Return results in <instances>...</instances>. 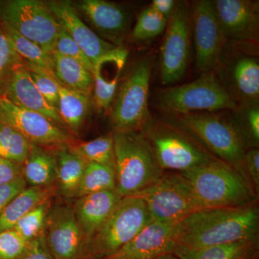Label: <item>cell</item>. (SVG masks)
Listing matches in <instances>:
<instances>
[{"label":"cell","mask_w":259,"mask_h":259,"mask_svg":"<svg viewBox=\"0 0 259 259\" xmlns=\"http://www.w3.org/2000/svg\"><path fill=\"white\" fill-rule=\"evenodd\" d=\"M256 202L241 207L203 208L175 224L176 245L199 248L258 238Z\"/></svg>","instance_id":"cell-1"},{"label":"cell","mask_w":259,"mask_h":259,"mask_svg":"<svg viewBox=\"0 0 259 259\" xmlns=\"http://www.w3.org/2000/svg\"><path fill=\"white\" fill-rule=\"evenodd\" d=\"M116 192L121 197L134 196L163 175L151 145L140 131H115Z\"/></svg>","instance_id":"cell-3"},{"label":"cell","mask_w":259,"mask_h":259,"mask_svg":"<svg viewBox=\"0 0 259 259\" xmlns=\"http://www.w3.org/2000/svg\"><path fill=\"white\" fill-rule=\"evenodd\" d=\"M52 187H27L15 196L0 214V233L13 229L17 223L36 206L51 198Z\"/></svg>","instance_id":"cell-26"},{"label":"cell","mask_w":259,"mask_h":259,"mask_svg":"<svg viewBox=\"0 0 259 259\" xmlns=\"http://www.w3.org/2000/svg\"><path fill=\"white\" fill-rule=\"evenodd\" d=\"M27 186L23 176L10 183L0 185V214L15 196L26 188Z\"/></svg>","instance_id":"cell-42"},{"label":"cell","mask_w":259,"mask_h":259,"mask_svg":"<svg viewBox=\"0 0 259 259\" xmlns=\"http://www.w3.org/2000/svg\"><path fill=\"white\" fill-rule=\"evenodd\" d=\"M158 101L163 111L176 116L235 110L238 106L214 71L203 73L192 82L163 90Z\"/></svg>","instance_id":"cell-7"},{"label":"cell","mask_w":259,"mask_h":259,"mask_svg":"<svg viewBox=\"0 0 259 259\" xmlns=\"http://www.w3.org/2000/svg\"><path fill=\"white\" fill-rule=\"evenodd\" d=\"M256 259H258V258H256Z\"/></svg>","instance_id":"cell-47"},{"label":"cell","mask_w":259,"mask_h":259,"mask_svg":"<svg viewBox=\"0 0 259 259\" xmlns=\"http://www.w3.org/2000/svg\"><path fill=\"white\" fill-rule=\"evenodd\" d=\"M22 165L0 156V185L13 182L22 176Z\"/></svg>","instance_id":"cell-43"},{"label":"cell","mask_w":259,"mask_h":259,"mask_svg":"<svg viewBox=\"0 0 259 259\" xmlns=\"http://www.w3.org/2000/svg\"><path fill=\"white\" fill-rule=\"evenodd\" d=\"M69 145L56 146L53 153L56 159V180L61 194L66 197H75L87 161L74 152Z\"/></svg>","instance_id":"cell-25"},{"label":"cell","mask_w":259,"mask_h":259,"mask_svg":"<svg viewBox=\"0 0 259 259\" xmlns=\"http://www.w3.org/2000/svg\"><path fill=\"white\" fill-rule=\"evenodd\" d=\"M31 142L14 127L0 122V156L23 165Z\"/></svg>","instance_id":"cell-32"},{"label":"cell","mask_w":259,"mask_h":259,"mask_svg":"<svg viewBox=\"0 0 259 259\" xmlns=\"http://www.w3.org/2000/svg\"><path fill=\"white\" fill-rule=\"evenodd\" d=\"M152 61L146 58L130 69L119 84L111 107L115 131L143 132L151 125L148 110Z\"/></svg>","instance_id":"cell-6"},{"label":"cell","mask_w":259,"mask_h":259,"mask_svg":"<svg viewBox=\"0 0 259 259\" xmlns=\"http://www.w3.org/2000/svg\"><path fill=\"white\" fill-rule=\"evenodd\" d=\"M0 20L49 54L54 51L60 25L47 3L38 0H11L4 3Z\"/></svg>","instance_id":"cell-9"},{"label":"cell","mask_w":259,"mask_h":259,"mask_svg":"<svg viewBox=\"0 0 259 259\" xmlns=\"http://www.w3.org/2000/svg\"><path fill=\"white\" fill-rule=\"evenodd\" d=\"M173 253L179 259H256L258 238L199 248L176 245Z\"/></svg>","instance_id":"cell-23"},{"label":"cell","mask_w":259,"mask_h":259,"mask_svg":"<svg viewBox=\"0 0 259 259\" xmlns=\"http://www.w3.org/2000/svg\"><path fill=\"white\" fill-rule=\"evenodd\" d=\"M176 5L177 2L174 0H153L150 6L168 21L175 11Z\"/></svg>","instance_id":"cell-44"},{"label":"cell","mask_w":259,"mask_h":259,"mask_svg":"<svg viewBox=\"0 0 259 259\" xmlns=\"http://www.w3.org/2000/svg\"><path fill=\"white\" fill-rule=\"evenodd\" d=\"M190 8L183 2L177 3L168 21L161 48V79L163 84L180 81L186 72L190 56Z\"/></svg>","instance_id":"cell-12"},{"label":"cell","mask_w":259,"mask_h":259,"mask_svg":"<svg viewBox=\"0 0 259 259\" xmlns=\"http://www.w3.org/2000/svg\"><path fill=\"white\" fill-rule=\"evenodd\" d=\"M54 52L58 53L61 55L79 61L93 74L94 69L93 63L88 59V56H86L79 46L61 26L59 29V35L56 39Z\"/></svg>","instance_id":"cell-37"},{"label":"cell","mask_w":259,"mask_h":259,"mask_svg":"<svg viewBox=\"0 0 259 259\" xmlns=\"http://www.w3.org/2000/svg\"><path fill=\"white\" fill-rule=\"evenodd\" d=\"M244 167L248 180L252 182L255 192L259 189V151L258 148H252L246 151L244 156Z\"/></svg>","instance_id":"cell-41"},{"label":"cell","mask_w":259,"mask_h":259,"mask_svg":"<svg viewBox=\"0 0 259 259\" xmlns=\"http://www.w3.org/2000/svg\"><path fill=\"white\" fill-rule=\"evenodd\" d=\"M31 79L39 93L49 104L57 110L59 102V83L53 75L36 66L25 63Z\"/></svg>","instance_id":"cell-36"},{"label":"cell","mask_w":259,"mask_h":259,"mask_svg":"<svg viewBox=\"0 0 259 259\" xmlns=\"http://www.w3.org/2000/svg\"><path fill=\"white\" fill-rule=\"evenodd\" d=\"M2 23L7 35L9 37L12 45L18 55L23 59V62L36 66L54 76L52 54L44 51L35 42L22 36L18 32L10 28L9 25L3 22Z\"/></svg>","instance_id":"cell-29"},{"label":"cell","mask_w":259,"mask_h":259,"mask_svg":"<svg viewBox=\"0 0 259 259\" xmlns=\"http://www.w3.org/2000/svg\"><path fill=\"white\" fill-rule=\"evenodd\" d=\"M245 113L242 115L243 123L245 124V134L251 139L254 144L259 141V108L258 104L246 105Z\"/></svg>","instance_id":"cell-39"},{"label":"cell","mask_w":259,"mask_h":259,"mask_svg":"<svg viewBox=\"0 0 259 259\" xmlns=\"http://www.w3.org/2000/svg\"><path fill=\"white\" fill-rule=\"evenodd\" d=\"M29 242L25 241L14 229L0 233V259H15L22 254Z\"/></svg>","instance_id":"cell-38"},{"label":"cell","mask_w":259,"mask_h":259,"mask_svg":"<svg viewBox=\"0 0 259 259\" xmlns=\"http://www.w3.org/2000/svg\"><path fill=\"white\" fill-rule=\"evenodd\" d=\"M212 3L227 41L248 44L258 42V2L216 0Z\"/></svg>","instance_id":"cell-16"},{"label":"cell","mask_w":259,"mask_h":259,"mask_svg":"<svg viewBox=\"0 0 259 259\" xmlns=\"http://www.w3.org/2000/svg\"><path fill=\"white\" fill-rule=\"evenodd\" d=\"M15 259H54L48 246L45 233L29 242L25 251Z\"/></svg>","instance_id":"cell-40"},{"label":"cell","mask_w":259,"mask_h":259,"mask_svg":"<svg viewBox=\"0 0 259 259\" xmlns=\"http://www.w3.org/2000/svg\"><path fill=\"white\" fill-rule=\"evenodd\" d=\"M122 198L116 190L103 191L76 198L72 207L85 247Z\"/></svg>","instance_id":"cell-22"},{"label":"cell","mask_w":259,"mask_h":259,"mask_svg":"<svg viewBox=\"0 0 259 259\" xmlns=\"http://www.w3.org/2000/svg\"><path fill=\"white\" fill-rule=\"evenodd\" d=\"M23 63L12 45L0 20V97L4 96L15 70Z\"/></svg>","instance_id":"cell-34"},{"label":"cell","mask_w":259,"mask_h":259,"mask_svg":"<svg viewBox=\"0 0 259 259\" xmlns=\"http://www.w3.org/2000/svg\"><path fill=\"white\" fill-rule=\"evenodd\" d=\"M162 171L183 172L214 159L200 145L177 128L153 125L143 131Z\"/></svg>","instance_id":"cell-10"},{"label":"cell","mask_w":259,"mask_h":259,"mask_svg":"<svg viewBox=\"0 0 259 259\" xmlns=\"http://www.w3.org/2000/svg\"><path fill=\"white\" fill-rule=\"evenodd\" d=\"M153 259H179V258H177L176 255L174 254L173 253H166V254L158 255V256L156 257V258H154Z\"/></svg>","instance_id":"cell-45"},{"label":"cell","mask_w":259,"mask_h":259,"mask_svg":"<svg viewBox=\"0 0 259 259\" xmlns=\"http://www.w3.org/2000/svg\"><path fill=\"white\" fill-rule=\"evenodd\" d=\"M177 118L181 128L193 136L207 152L248 179L244 167V136L236 122L216 112H192Z\"/></svg>","instance_id":"cell-4"},{"label":"cell","mask_w":259,"mask_h":259,"mask_svg":"<svg viewBox=\"0 0 259 259\" xmlns=\"http://www.w3.org/2000/svg\"><path fill=\"white\" fill-rule=\"evenodd\" d=\"M108 190H116L115 170L93 162H87L75 197Z\"/></svg>","instance_id":"cell-30"},{"label":"cell","mask_w":259,"mask_h":259,"mask_svg":"<svg viewBox=\"0 0 259 259\" xmlns=\"http://www.w3.org/2000/svg\"><path fill=\"white\" fill-rule=\"evenodd\" d=\"M51 198L46 199L27 213L15 225L14 229L25 241L30 242L45 233Z\"/></svg>","instance_id":"cell-33"},{"label":"cell","mask_w":259,"mask_h":259,"mask_svg":"<svg viewBox=\"0 0 259 259\" xmlns=\"http://www.w3.org/2000/svg\"><path fill=\"white\" fill-rule=\"evenodd\" d=\"M74 5L77 6L99 36L120 47L129 22V15L122 7L105 0H83Z\"/></svg>","instance_id":"cell-19"},{"label":"cell","mask_w":259,"mask_h":259,"mask_svg":"<svg viewBox=\"0 0 259 259\" xmlns=\"http://www.w3.org/2000/svg\"><path fill=\"white\" fill-rule=\"evenodd\" d=\"M168 20L156 13L151 6L143 10L138 16L132 31L135 41H144L161 35L166 30Z\"/></svg>","instance_id":"cell-35"},{"label":"cell","mask_w":259,"mask_h":259,"mask_svg":"<svg viewBox=\"0 0 259 259\" xmlns=\"http://www.w3.org/2000/svg\"><path fill=\"white\" fill-rule=\"evenodd\" d=\"M52 59L54 76L59 83L70 90L90 95L93 89V76L85 66L56 52L53 53Z\"/></svg>","instance_id":"cell-27"},{"label":"cell","mask_w":259,"mask_h":259,"mask_svg":"<svg viewBox=\"0 0 259 259\" xmlns=\"http://www.w3.org/2000/svg\"><path fill=\"white\" fill-rule=\"evenodd\" d=\"M180 174L202 208L241 207L256 202L258 194L248 179L217 158Z\"/></svg>","instance_id":"cell-2"},{"label":"cell","mask_w":259,"mask_h":259,"mask_svg":"<svg viewBox=\"0 0 259 259\" xmlns=\"http://www.w3.org/2000/svg\"><path fill=\"white\" fill-rule=\"evenodd\" d=\"M222 69L221 78H218L237 103L244 106L258 104L259 62L256 55L250 50L237 51L228 59L223 55L215 71Z\"/></svg>","instance_id":"cell-14"},{"label":"cell","mask_w":259,"mask_h":259,"mask_svg":"<svg viewBox=\"0 0 259 259\" xmlns=\"http://www.w3.org/2000/svg\"><path fill=\"white\" fill-rule=\"evenodd\" d=\"M70 148L87 162L110 167L115 170V152L112 135L100 136L80 144L69 145Z\"/></svg>","instance_id":"cell-31"},{"label":"cell","mask_w":259,"mask_h":259,"mask_svg":"<svg viewBox=\"0 0 259 259\" xmlns=\"http://www.w3.org/2000/svg\"><path fill=\"white\" fill-rule=\"evenodd\" d=\"M134 196L144 201L155 222L176 224L203 209L189 182L178 172H163L156 182Z\"/></svg>","instance_id":"cell-8"},{"label":"cell","mask_w":259,"mask_h":259,"mask_svg":"<svg viewBox=\"0 0 259 259\" xmlns=\"http://www.w3.org/2000/svg\"><path fill=\"white\" fill-rule=\"evenodd\" d=\"M45 236L54 259H84L85 242L73 207L49 209Z\"/></svg>","instance_id":"cell-15"},{"label":"cell","mask_w":259,"mask_h":259,"mask_svg":"<svg viewBox=\"0 0 259 259\" xmlns=\"http://www.w3.org/2000/svg\"><path fill=\"white\" fill-rule=\"evenodd\" d=\"M22 166V176L29 187H51L57 178L54 153L39 145L31 143L28 157Z\"/></svg>","instance_id":"cell-24"},{"label":"cell","mask_w":259,"mask_h":259,"mask_svg":"<svg viewBox=\"0 0 259 259\" xmlns=\"http://www.w3.org/2000/svg\"><path fill=\"white\" fill-rule=\"evenodd\" d=\"M3 97L16 106L37 112L63 128L66 127L57 110L39 93L24 63L15 70Z\"/></svg>","instance_id":"cell-21"},{"label":"cell","mask_w":259,"mask_h":259,"mask_svg":"<svg viewBox=\"0 0 259 259\" xmlns=\"http://www.w3.org/2000/svg\"><path fill=\"white\" fill-rule=\"evenodd\" d=\"M152 221L141 197H122L85 247L84 259L110 256L127 244Z\"/></svg>","instance_id":"cell-5"},{"label":"cell","mask_w":259,"mask_h":259,"mask_svg":"<svg viewBox=\"0 0 259 259\" xmlns=\"http://www.w3.org/2000/svg\"><path fill=\"white\" fill-rule=\"evenodd\" d=\"M61 27L82 49L93 66L99 59L115 49L116 46L102 39L80 18L74 5L69 1L47 3Z\"/></svg>","instance_id":"cell-17"},{"label":"cell","mask_w":259,"mask_h":259,"mask_svg":"<svg viewBox=\"0 0 259 259\" xmlns=\"http://www.w3.org/2000/svg\"><path fill=\"white\" fill-rule=\"evenodd\" d=\"M3 2L0 1V12H1L2 8H3Z\"/></svg>","instance_id":"cell-46"},{"label":"cell","mask_w":259,"mask_h":259,"mask_svg":"<svg viewBox=\"0 0 259 259\" xmlns=\"http://www.w3.org/2000/svg\"><path fill=\"white\" fill-rule=\"evenodd\" d=\"M190 20L197 69L202 74L214 71L228 41L218 20L212 1L194 2L190 8Z\"/></svg>","instance_id":"cell-11"},{"label":"cell","mask_w":259,"mask_h":259,"mask_svg":"<svg viewBox=\"0 0 259 259\" xmlns=\"http://www.w3.org/2000/svg\"><path fill=\"white\" fill-rule=\"evenodd\" d=\"M127 56V50L117 47L94 64V102L99 111L107 112L111 109Z\"/></svg>","instance_id":"cell-20"},{"label":"cell","mask_w":259,"mask_h":259,"mask_svg":"<svg viewBox=\"0 0 259 259\" xmlns=\"http://www.w3.org/2000/svg\"><path fill=\"white\" fill-rule=\"evenodd\" d=\"M59 83L57 111L65 127L76 135L82 127L89 106L90 95L74 91Z\"/></svg>","instance_id":"cell-28"},{"label":"cell","mask_w":259,"mask_h":259,"mask_svg":"<svg viewBox=\"0 0 259 259\" xmlns=\"http://www.w3.org/2000/svg\"><path fill=\"white\" fill-rule=\"evenodd\" d=\"M0 122L14 127L39 146L74 144V138L62 127L37 112L21 108L0 97Z\"/></svg>","instance_id":"cell-13"},{"label":"cell","mask_w":259,"mask_h":259,"mask_svg":"<svg viewBox=\"0 0 259 259\" xmlns=\"http://www.w3.org/2000/svg\"><path fill=\"white\" fill-rule=\"evenodd\" d=\"M175 226L151 221L127 244L102 259H153L173 253L176 246Z\"/></svg>","instance_id":"cell-18"}]
</instances>
